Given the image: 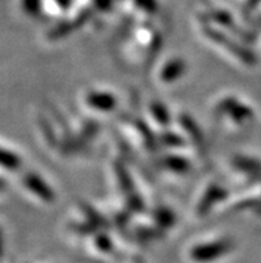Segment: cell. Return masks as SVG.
Returning <instances> with one entry per match:
<instances>
[{"label": "cell", "instance_id": "1", "mask_svg": "<svg viewBox=\"0 0 261 263\" xmlns=\"http://www.w3.org/2000/svg\"><path fill=\"white\" fill-rule=\"evenodd\" d=\"M232 250L233 242L229 238H216L192 246L188 257L195 263H213L227 257Z\"/></svg>", "mask_w": 261, "mask_h": 263}]
</instances>
